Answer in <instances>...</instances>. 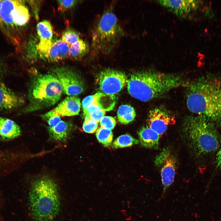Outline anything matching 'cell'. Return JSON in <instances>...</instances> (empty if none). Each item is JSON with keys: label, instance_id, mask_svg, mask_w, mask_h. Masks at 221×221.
Wrapping results in <instances>:
<instances>
[{"label": "cell", "instance_id": "5b68a950", "mask_svg": "<svg viewBox=\"0 0 221 221\" xmlns=\"http://www.w3.org/2000/svg\"><path fill=\"white\" fill-rule=\"evenodd\" d=\"M124 34L113 9L109 7L97 20L92 29V52L95 55H108L117 46Z\"/></svg>", "mask_w": 221, "mask_h": 221}, {"label": "cell", "instance_id": "4dcf8cb0", "mask_svg": "<svg viewBox=\"0 0 221 221\" xmlns=\"http://www.w3.org/2000/svg\"><path fill=\"white\" fill-rule=\"evenodd\" d=\"M97 93L92 95H89L85 97L82 102V107L83 110L92 104H95L97 97Z\"/></svg>", "mask_w": 221, "mask_h": 221}, {"label": "cell", "instance_id": "7c38bea8", "mask_svg": "<svg viewBox=\"0 0 221 221\" xmlns=\"http://www.w3.org/2000/svg\"><path fill=\"white\" fill-rule=\"evenodd\" d=\"M23 100L3 82L0 84V110L10 111L19 107Z\"/></svg>", "mask_w": 221, "mask_h": 221}, {"label": "cell", "instance_id": "836d02e7", "mask_svg": "<svg viewBox=\"0 0 221 221\" xmlns=\"http://www.w3.org/2000/svg\"><path fill=\"white\" fill-rule=\"evenodd\" d=\"M2 1V0H0V10L1 8V7ZM2 21H1V19L0 17V24H2Z\"/></svg>", "mask_w": 221, "mask_h": 221}, {"label": "cell", "instance_id": "6da1fadb", "mask_svg": "<svg viewBox=\"0 0 221 221\" xmlns=\"http://www.w3.org/2000/svg\"><path fill=\"white\" fill-rule=\"evenodd\" d=\"M186 86L188 110L221 127V76H201Z\"/></svg>", "mask_w": 221, "mask_h": 221}, {"label": "cell", "instance_id": "f546056e", "mask_svg": "<svg viewBox=\"0 0 221 221\" xmlns=\"http://www.w3.org/2000/svg\"><path fill=\"white\" fill-rule=\"evenodd\" d=\"M78 2L76 0H58L57 3L59 8L62 10H65L74 7Z\"/></svg>", "mask_w": 221, "mask_h": 221}, {"label": "cell", "instance_id": "83f0119b", "mask_svg": "<svg viewBox=\"0 0 221 221\" xmlns=\"http://www.w3.org/2000/svg\"><path fill=\"white\" fill-rule=\"evenodd\" d=\"M98 126V122L90 119L85 118L82 128L85 132L93 133L96 131Z\"/></svg>", "mask_w": 221, "mask_h": 221}, {"label": "cell", "instance_id": "d6986e66", "mask_svg": "<svg viewBox=\"0 0 221 221\" xmlns=\"http://www.w3.org/2000/svg\"><path fill=\"white\" fill-rule=\"evenodd\" d=\"M12 16L14 25L22 26L29 21L30 17L29 11L22 1L19 0L13 12Z\"/></svg>", "mask_w": 221, "mask_h": 221}, {"label": "cell", "instance_id": "9c48e42d", "mask_svg": "<svg viewBox=\"0 0 221 221\" xmlns=\"http://www.w3.org/2000/svg\"><path fill=\"white\" fill-rule=\"evenodd\" d=\"M52 73L60 81L63 92L69 95H76L83 92L84 86L78 74L68 67L61 66L52 69Z\"/></svg>", "mask_w": 221, "mask_h": 221}, {"label": "cell", "instance_id": "2e32d148", "mask_svg": "<svg viewBox=\"0 0 221 221\" xmlns=\"http://www.w3.org/2000/svg\"><path fill=\"white\" fill-rule=\"evenodd\" d=\"M20 126L13 120L0 116V136L4 140L17 138L21 134Z\"/></svg>", "mask_w": 221, "mask_h": 221}, {"label": "cell", "instance_id": "ba28073f", "mask_svg": "<svg viewBox=\"0 0 221 221\" xmlns=\"http://www.w3.org/2000/svg\"><path fill=\"white\" fill-rule=\"evenodd\" d=\"M96 83L99 92L114 95L120 91L127 83L126 74L112 69H106L99 74Z\"/></svg>", "mask_w": 221, "mask_h": 221}, {"label": "cell", "instance_id": "4316f807", "mask_svg": "<svg viewBox=\"0 0 221 221\" xmlns=\"http://www.w3.org/2000/svg\"><path fill=\"white\" fill-rule=\"evenodd\" d=\"M42 118L47 122L49 127H53L61 121L60 116L53 110L41 115Z\"/></svg>", "mask_w": 221, "mask_h": 221}, {"label": "cell", "instance_id": "8fae6325", "mask_svg": "<svg viewBox=\"0 0 221 221\" xmlns=\"http://www.w3.org/2000/svg\"><path fill=\"white\" fill-rule=\"evenodd\" d=\"M156 2L169 11L181 18L189 17L199 8L200 1L157 0Z\"/></svg>", "mask_w": 221, "mask_h": 221}, {"label": "cell", "instance_id": "d4e9b609", "mask_svg": "<svg viewBox=\"0 0 221 221\" xmlns=\"http://www.w3.org/2000/svg\"><path fill=\"white\" fill-rule=\"evenodd\" d=\"M96 136L99 142L104 146L111 145L113 136L111 130L100 127L97 130Z\"/></svg>", "mask_w": 221, "mask_h": 221}, {"label": "cell", "instance_id": "e0dca14e", "mask_svg": "<svg viewBox=\"0 0 221 221\" xmlns=\"http://www.w3.org/2000/svg\"><path fill=\"white\" fill-rule=\"evenodd\" d=\"M138 134L142 146L149 149L158 148L160 136L148 126L141 128Z\"/></svg>", "mask_w": 221, "mask_h": 221}, {"label": "cell", "instance_id": "603a6c76", "mask_svg": "<svg viewBox=\"0 0 221 221\" xmlns=\"http://www.w3.org/2000/svg\"><path fill=\"white\" fill-rule=\"evenodd\" d=\"M83 112L85 118L93 120L98 123L105 114V111L95 104H92L83 110Z\"/></svg>", "mask_w": 221, "mask_h": 221}, {"label": "cell", "instance_id": "30bf717a", "mask_svg": "<svg viewBox=\"0 0 221 221\" xmlns=\"http://www.w3.org/2000/svg\"><path fill=\"white\" fill-rule=\"evenodd\" d=\"M175 121L174 116L160 107L150 110L148 119V126L160 136L165 132L169 126L174 124Z\"/></svg>", "mask_w": 221, "mask_h": 221}, {"label": "cell", "instance_id": "5bb4252c", "mask_svg": "<svg viewBox=\"0 0 221 221\" xmlns=\"http://www.w3.org/2000/svg\"><path fill=\"white\" fill-rule=\"evenodd\" d=\"M69 47L70 46L61 39L53 41L45 60L55 62L65 59L68 56Z\"/></svg>", "mask_w": 221, "mask_h": 221}, {"label": "cell", "instance_id": "4fadbf2b", "mask_svg": "<svg viewBox=\"0 0 221 221\" xmlns=\"http://www.w3.org/2000/svg\"><path fill=\"white\" fill-rule=\"evenodd\" d=\"M80 99L76 96L67 97L53 110L60 116L78 115L80 111Z\"/></svg>", "mask_w": 221, "mask_h": 221}, {"label": "cell", "instance_id": "1f68e13d", "mask_svg": "<svg viewBox=\"0 0 221 221\" xmlns=\"http://www.w3.org/2000/svg\"><path fill=\"white\" fill-rule=\"evenodd\" d=\"M216 167L221 171V148L218 151L215 159Z\"/></svg>", "mask_w": 221, "mask_h": 221}, {"label": "cell", "instance_id": "484cf974", "mask_svg": "<svg viewBox=\"0 0 221 221\" xmlns=\"http://www.w3.org/2000/svg\"><path fill=\"white\" fill-rule=\"evenodd\" d=\"M80 39L78 32L71 28H68L63 33L61 39L70 46Z\"/></svg>", "mask_w": 221, "mask_h": 221}, {"label": "cell", "instance_id": "cb8c5ba5", "mask_svg": "<svg viewBox=\"0 0 221 221\" xmlns=\"http://www.w3.org/2000/svg\"><path fill=\"white\" fill-rule=\"evenodd\" d=\"M139 140L134 138L131 135L125 134L117 138L113 142V146L115 148L130 146L138 144Z\"/></svg>", "mask_w": 221, "mask_h": 221}, {"label": "cell", "instance_id": "ffe728a7", "mask_svg": "<svg viewBox=\"0 0 221 221\" xmlns=\"http://www.w3.org/2000/svg\"><path fill=\"white\" fill-rule=\"evenodd\" d=\"M89 49L87 44L83 39H80L70 46L68 56L74 60H79L87 53Z\"/></svg>", "mask_w": 221, "mask_h": 221}, {"label": "cell", "instance_id": "7a4b0ae2", "mask_svg": "<svg viewBox=\"0 0 221 221\" xmlns=\"http://www.w3.org/2000/svg\"><path fill=\"white\" fill-rule=\"evenodd\" d=\"M188 83L177 74L148 70L134 72L127 83L131 96L145 102L164 96L174 88L186 86Z\"/></svg>", "mask_w": 221, "mask_h": 221}, {"label": "cell", "instance_id": "3957f363", "mask_svg": "<svg viewBox=\"0 0 221 221\" xmlns=\"http://www.w3.org/2000/svg\"><path fill=\"white\" fill-rule=\"evenodd\" d=\"M216 126L205 117L189 116L183 123L181 137L184 143L197 157L209 156L221 146V135Z\"/></svg>", "mask_w": 221, "mask_h": 221}, {"label": "cell", "instance_id": "8992f818", "mask_svg": "<svg viewBox=\"0 0 221 221\" xmlns=\"http://www.w3.org/2000/svg\"><path fill=\"white\" fill-rule=\"evenodd\" d=\"M62 92L60 81L52 73L35 76L29 84V102L25 111H32L54 105L61 99Z\"/></svg>", "mask_w": 221, "mask_h": 221}, {"label": "cell", "instance_id": "d6a6232c", "mask_svg": "<svg viewBox=\"0 0 221 221\" xmlns=\"http://www.w3.org/2000/svg\"><path fill=\"white\" fill-rule=\"evenodd\" d=\"M3 71L0 67V84L2 83V80L3 77Z\"/></svg>", "mask_w": 221, "mask_h": 221}, {"label": "cell", "instance_id": "52a82bcc", "mask_svg": "<svg viewBox=\"0 0 221 221\" xmlns=\"http://www.w3.org/2000/svg\"><path fill=\"white\" fill-rule=\"evenodd\" d=\"M154 162L160 169L163 186L162 193L159 199L160 200L164 197L167 190L174 181L177 161L171 149L167 147L156 156Z\"/></svg>", "mask_w": 221, "mask_h": 221}, {"label": "cell", "instance_id": "9a60e30c", "mask_svg": "<svg viewBox=\"0 0 221 221\" xmlns=\"http://www.w3.org/2000/svg\"><path fill=\"white\" fill-rule=\"evenodd\" d=\"M73 128V125L71 122L62 120L54 127L47 128L50 138L57 141L67 139L71 134Z\"/></svg>", "mask_w": 221, "mask_h": 221}, {"label": "cell", "instance_id": "44dd1931", "mask_svg": "<svg viewBox=\"0 0 221 221\" xmlns=\"http://www.w3.org/2000/svg\"><path fill=\"white\" fill-rule=\"evenodd\" d=\"M134 108L130 106L123 105L120 106L117 111V118L121 123L127 124L132 121L136 116Z\"/></svg>", "mask_w": 221, "mask_h": 221}, {"label": "cell", "instance_id": "7402d4cb", "mask_svg": "<svg viewBox=\"0 0 221 221\" xmlns=\"http://www.w3.org/2000/svg\"><path fill=\"white\" fill-rule=\"evenodd\" d=\"M37 30L40 41L52 40L53 29L48 21L43 20L39 22L37 25Z\"/></svg>", "mask_w": 221, "mask_h": 221}, {"label": "cell", "instance_id": "ac0fdd59", "mask_svg": "<svg viewBox=\"0 0 221 221\" xmlns=\"http://www.w3.org/2000/svg\"><path fill=\"white\" fill-rule=\"evenodd\" d=\"M19 0H2L0 10V17L2 22L6 25L14 26L12 14Z\"/></svg>", "mask_w": 221, "mask_h": 221}, {"label": "cell", "instance_id": "277c9868", "mask_svg": "<svg viewBox=\"0 0 221 221\" xmlns=\"http://www.w3.org/2000/svg\"><path fill=\"white\" fill-rule=\"evenodd\" d=\"M28 202L32 221H55L61 205L57 184L47 177L35 180L29 192Z\"/></svg>", "mask_w": 221, "mask_h": 221}, {"label": "cell", "instance_id": "f1b7e54d", "mask_svg": "<svg viewBox=\"0 0 221 221\" xmlns=\"http://www.w3.org/2000/svg\"><path fill=\"white\" fill-rule=\"evenodd\" d=\"M116 122L115 119L109 116H104L100 121L101 127L111 130L115 127Z\"/></svg>", "mask_w": 221, "mask_h": 221}]
</instances>
